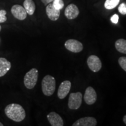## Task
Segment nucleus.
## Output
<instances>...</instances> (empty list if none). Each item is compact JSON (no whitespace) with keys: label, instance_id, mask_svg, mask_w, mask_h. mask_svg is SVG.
Segmentation results:
<instances>
[{"label":"nucleus","instance_id":"f257e3e1","mask_svg":"<svg viewBox=\"0 0 126 126\" xmlns=\"http://www.w3.org/2000/svg\"><path fill=\"white\" fill-rule=\"evenodd\" d=\"M5 113L9 119L15 122H20L26 117V113L21 105L16 103H11L5 108Z\"/></svg>","mask_w":126,"mask_h":126},{"label":"nucleus","instance_id":"f03ea898","mask_svg":"<svg viewBox=\"0 0 126 126\" xmlns=\"http://www.w3.org/2000/svg\"><path fill=\"white\" fill-rule=\"evenodd\" d=\"M56 79L50 75H46L42 82V89L43 94L50 96L54 94L56 90Z\"/></svg>","mask_w":126,"mask_h":126},{"label":"nucleus","instance_id":"7ed1b4c3","mask_svg":"<svg viewBox=\"0 0 126 126\" xmlns=\"http://www.w3.org/2000/svg\"><path fill=\"white\" fill-rule=\"evenodd\" d=\"M38 76L39 71L35 68H33L28 71L25 74L23 79V82L26 88L29 89H33L37 83Z\"/></svg>","mask_w":126,"mask_h":126},{"label":"nucleus","instance_id":"20e7f679","mask_svg":"<svg viewBox=\"0 0 126 126\" xmlns=\"http://www.w3.org/2000/svg\"><path fill=\"white\" fill-rule=\"evenodd\" d=\"M82 94L81 92L71 93L69 96L68 108L72 110H77L81 106Z\"/></svg>","mask_w":126,"mask_h":126},{"label":"nucleus","instance_id":"39448f33","mask_svg":"<svg viewBox=\"0 0 126 126\" xmlns=\"http://www.w3.org/2000/svg\"><path fill=\"white\" fill-rule=\"evenodd\" d=\"M12 15L17 19L23 20L27 17V12L24 7L20 5L16 4L13 5L11 9Z\"/></svg>","mask_w":126,"mask_h":126},{"label":"nucleus","instance_id":"423d86ee","mask_svg":"<svg viewBox=\"0 0 126 126\" xmlns=\"http://www.w3.org/2000/svg\"><path fill=\"white\" fill-rule=\"evenodd\" d=\"M87 64L88 67L94 72H97L102 68V62L99 58L94 55H91L88 58Z\"/></svg>","mask_w":126,"mask_h":126},{"label":"nucleus","instance_id":"0eeeda50","mask_svg":"<svg viewBox=\"0 0 126 126\" xmlns=\"http://www.w3.org/2000/svg\"><path fill=\"white\" fill-rule=\"evenodd\" d=\"M64 45L68 50L72 53H79L83 50L82 44L75 39L68 40Z\"/></svg>","mask_w":126,"mask_h":126},{"label":"nucleus","instance_id":"6e6552de","mask_svg":"<svg viewBox=\"0 0 126 126\" xmlns=\"http://www.w3.org/2000/svg\"><path fill=\"white\" fill-rule=\"evenodd\" d=\"M97 99V94L94 89L91 86L86 88L84 94V100L87 105H92L95 103Z\"/></svg>","mask_w":126,"mask_h":126},{"label":"nucleus","instance_id":"1a4fd4ad","mask_svg":"<svg viewBox=\"0 0 126 126\" xmlns=\"http://www.w3.org/2000/svg\"><path fill=\"white\" fill-rule=\"evenodd\" d=\"M71 87V83L69 81H64L62 82L58 89L57 96L59 99H64L68 94Z\"/></svg>","mask_w":126,"mask_h":126},{"label":"nucleus","instance_id":"9d476101","mask_svg":"<svg viewBox=\"0 0 126 126\" xmlns=\"http://www.w3.org/2000/svg\"><path fill=\"white\" fill-rule=\"evenodd\" d=\"M46 12L48 18L53 21H56L59 19L60 15V10L55 8L51 3L47 5L46 8Z\"/></svg>","mask_w":126,"mask_h":126},{"label":"nucleus","instance_id":"9b49d317","mask_svg":"<svg viewBox=\"0 0 126 126\" xmlns=\"http://www.w3.org/2000/svg\"><path fill=\"white\" fill-rule=\"evenodd\" d=\"M65 16L68 19H74L78 16L79 14L78 8L74 4H71L67 6L65 8Z\"/></svg>","mask_w":126,"mask_h":126},{"label":"nucleus","instance_id":"f8f14e48","mask_svg":"<svg viewBox=\"0 0 126 126\" xmlns=\"http://www.w3.org/2000/svg\"><path fill=\"white\" fill-rule=\"evenodd\" d=\"M96 124L97 121L94 117H85L77 120L72 126H95Z\"/></svg>","mask_w":126,"mask_h":126},{"label":"nucleus","instance_id":"ddd939ff","mask_svg":"<svg viewBox=\"0 0 126 126\" xmlns=\"http://www.w3.org/2000/svg\"><path fill=\"white\" fill-rule=\"evenodd\" d=\"M47 119L52 126H63L64 122L62 118L56 112H51L47 116Z\"/></svg>","mask_w":126,"mask_h":126},{"label":"nucleus","instance_id":"4468645a","mask_svg":"<svg viewBox=\"0 0 126 126\" xmlns=\"http://www.w3.org/2000/svg\"><path fill=\"white\" fill-rule=\"evenodd\" d=\"M11 68V64L7 59L0 57V77L4 76Z\"/></svg>","mask_w":126,"mask_h":126},{"label":"nucleus","instance_id":"2eb2a0df","mask_svg":"<svg viewBox=\"0 0 126 126\" xmlns=\"http://www.w3.org/2000/svg\"><path fill=\"white\" fill-rule=\"evenodd\" d=\"M23 7L28 15H33L36 9V5L33 0H25L23 2Z\"/></svg>","mask_w":126,"mask_h":126},{"label":"nucleus","instance_id":"dca6fc26","mask_svg":"<svg viewBox=\"0 0 126 126\" xmlns=\"http://www.w3.org/2000/svg\"><path fill=\"white\" fill-rule=\"evenodd\" d=\"M115 47L120 53L126 54V40L123 39L117 40L115 43Z\"/></svg>","mask_w":126,"mask_h":126},{"label":"nucleus","instance_id":"f3484780","mask_svg":"<svg viewBox=\"0 0 126 126\" xmlns=\"http://www.w3.org/2000/svg\"><path fill=\"white\" fill-rule=\"evenodd\" d=\"M120 0H106L105 2V7L107 9H112L119 4Z\"/></svg>","mask_w":126,"mask_h":126},{"label":"nucleus","instance_id":"a211bd4d","mask_svg":"<svg viewBox=\"0 0 126 126\" xmlns=\"http://www.w3.org/2000/svg\"><path fill=\"white\" fill-rule=\"evenodd\" d=\"M52 4L55 8L59 10L62 9L64 7V3L63 0H54Z\"/></svg>","mask_w":126,"mask_h":126},{"label":"nucleus","instance_id":"6ab92c4d","mask_svg":"<svg viewBox=\"0 0 126 126\" xmlns=\"http://www.w3.org/2000/svg\"><path fill=\"white\" fill-rule=\"evenodd\" d=\"M119 64L120 67L126 72V57H121L119 58Z\"/></svg>","mask_w":126,"mask_h":126},{"label":"nucleus","instance_id":"aec40b11","mask_svg":"<svg viewBox=\"0 0 126 126\" xmlns=\"http://www.w3.org/2000/svg\"><path fill=\"white\" fill-rule=\"evenodd\" d=\"M7 11L4 9L0 10V23H4L7 21Z\"/></svg>","mask_w":126,"mask_h":126},{"label":"nucleus","instance_id":"412c9836","mask_svg":"<svg viewBox=\"0 0 126 126\" xmlns=\"http://www.w3.org/2000/svg\"><path fill=\"white\" fill-rule=\"evenodd\" d=\"M118 10L122 15H126V4L125 3H122L120 5L118 8Z\"/></svg>","mask_w":126,"mask_h":126},{"label":"nucleus","instance_id":"4be33fe9","mask_svg":"<svg viewBox=\"0 0 126 126\" xmlns=\"http://www.w3.org/2000/svg\"><path fill=\"white\" fill-rule=\"evenodd\" d=\"M119 15H117V14H114V15H113L111 17V18H110V20H111V22L112 23H114V24H117L118 23V21H119Z\"/></svg>","mask_w":126,"mask_h":126},{"label":"nucleus","instance_id":"5701e85b","mask_svg":"<svg viewBox=\"0 0 126 126\" xmlns=\"http://www.w3.org/2000/svg\"><path fill=\"white\" fill-rule=\"evenodd\" d=\"M53 1H54V0H41V1H42L45 5H47L50 4V3L52 2Z\"/></svg>","mask_w":126,"mask_h":126},{"label":"nucleus","instance_id":"b1692460","mask_svg":"<svg viewBox=\"0 0 126 126\" xmlns=\"http://www.w3.org/2000/svg\"><path fill=\"white\" fill-rule=\"evenodd\" d=\"M123 122H124V123L126 124V115H125V116H124V117H123Z\"/></svg>","mask_w":126,"mask_h":126},{"label":"nucleus","instance_id":"393cba45","mask_svg":"<svg viewBox=\"0 0 126 126\" xmlns=\"http://www.w3.org/2000/svg\"><path fill=\"white\" fill-rule=\"evenodd\" d=\"M4 126V124H3L2 123L0 122V126Z\"/></svg>","mask_w":126,"mask_h":126},{"label":"nucleus","instance_id":"a878e982","mask_svg":"<svg viewBox=\"0 0 126 126\" xmlns=\"http://www.w3.org/2000/svg\"><path fill=\"white\" fill-rule=\"evenodd\" d=\"M1 26L0 25V32H1Z\"/></svg>","mask_w":126,"mask_h":126}]
</instances>
